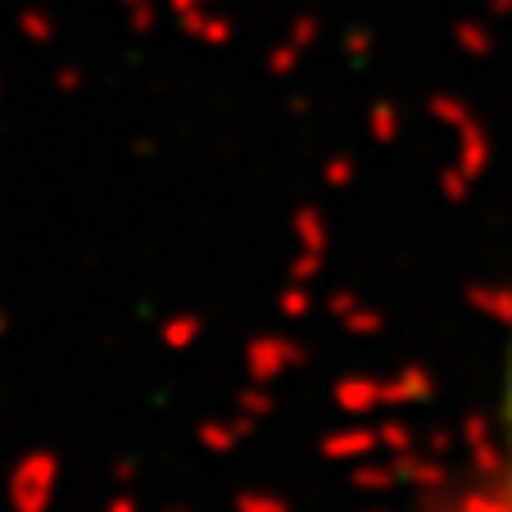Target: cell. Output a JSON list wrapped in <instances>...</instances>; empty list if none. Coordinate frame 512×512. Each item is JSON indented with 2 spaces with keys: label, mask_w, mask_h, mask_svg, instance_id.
<instances>
[{
  "label": "cell",
  "mask_w": 512,
  "mask_h": 512,
  "mask_svg": "<svg viewBox=\"0 0 512 512\" xmlns=\"http://www.w3.org/2000/svg\"><path fill=\"white\" fill-rule=\"evenodd\" d=\"M508 458H512V363H508Z\"/></svg>",
  "instance_id": "1"
}]
</instances>
